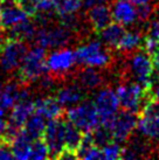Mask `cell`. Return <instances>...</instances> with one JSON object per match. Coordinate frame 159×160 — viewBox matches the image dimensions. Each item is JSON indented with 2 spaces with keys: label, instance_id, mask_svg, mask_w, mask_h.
Listing matches in <instances>:
<instances>
[{
  "label": "cell",
  "instance_id": "cell-1",
  "mask_svg": "<svg viewBox=\"0 0 159 160\" xmlns=\"http://www.w3.org/2000/svg\"><path fill=\"white\" fill-rule=\"evenodd\" d=\"M75 33L70 29L62 26L61 23L59 25H44V26H38L36 33L33 39V43L42 47L44 49H58L68 47L71 42L74 41Z\"/></svg>",
  "mask_w": 159,
  "mask_h": 160
},
{
  "label": "cell",
  "instance_id": "cell-2",
  "mask_svg": "<svg viewBox=\"0 0 159 160\" xmlns=\"http://www.w3.org/2000/svg\"><path fill=\"white\" fill-rule=\"evenodd\" d=\"M46 58H47V49L38 45L28 48L26 56L23 58L19 70L17 71L19 81L26 85L35 83L41 76L47 72Z\"/></svg>",
  "mask_w": 159,
  "mask_h": 160
},
{
  "label": "cell",
  "instance_id": "cell-3",
  "mask_svg": "<svg viewBox=\"0 0 159 160\" xmlns=\"http://www.w3.org/2000/svg\"><path fill=\"white\" fill-rule=\"evenodd\" d=\"M27 52L28 47L26 41L7 36L0 42V70L8 75L15 74Z\"/></svg>",
  "mask_w": 159,
  "mask_h": 160
},
{
  "label": "cell",
  "instance_id": "cell-4",
  "mask_svg": "<svg viewBox=\"0 0 159 160\" xmlns=\"http://www.w3.org/2000/svg\"><path fill=\"white\" fill-rule=\"evenodd\" d=\"M128 74L135 82L144 88L152 89L156 81V74L150 54L146 53L143 48L132 52L128 62Z\"/></svg>",
  "mask_w": 159,
  "mask_h": 160
},
{
  "label": "cell",
  "instance_id": "cell-5",
  "mask_svg": "<svg viewBox=\"0 0 159 160\" xmlns=\"http://www.w3.org/2000/svg\"><path fill=\"white\" fill-rule=\"evenodd\" d=\"M119 107L122 110L139 113L146 101L153 96L152 89H146L137 82H126L116 89Z\"/></svg>",
  "mask_w": 159,
  "mask_h": 160
},
{
  "label": "cell",
  "instance_id": "cell-6",
  "mask_svg": "<svg viewBox=\"0 0 159 160\" xmlns=\"http://www.w3.org/2000/svg\"><path fill=\"white\" fill-rule=\"evenodd\" d=\"M106 48L108 47L101 41H89L79 46V48L75 50L77 64L98 69L108 68L112 63L114 58Z\"/></svg>",
  "mask_w": 159,
  "mask_h": 160
},
{
  "label": "cell",
  "instance_id": "cell-7",
  "mask_svg": "<svg viewBox=\"0 0 159 160\" xmlns=\"http://www.w3.org/2000/svg\"><path fill=\"white\" fill-rule=\"evenodd\" d=\"M67 119L79 128L83 133L91 132L101 125L95 103L83 99L74 107L67 109Z\"/></svg>",
  "mask_w": 159,
  "mask_h": 160
},
{
  "label": "cell",
  "instance_id": "cell-8",
  "mask_svg": "<svg viewBox=\"0 0 159 160\" xmlns=\"http://www.w3.org/2000/svg\"><path fill=\"white\" fill-rule=\"evenodd\" d=\"M77 60L75 52L68 47L53 49L46 58L47 71L59 81L64 80L66 76L74 72Z\"/></svg>",
  "mask_w": 159,
  "mask_h": 160
},
{
  "label": "cell",
  "instance_id": "cell-9",
  "mask_svg": "<svg viewBox=\"0 0 159 160\" xmlns=\"http://www.w3.org/2000/svg\"><path fill=\"white\" fill-rule=\"evenodd\" d=\"M94 103L100 116L101 125L108 128L118 111L119 102L117 93L111 88H101L95 96Z\"/></svg>",
  "mask_w": 159,
  "mask_h": 160
},
{
  "label": "cell",
  "instance_id": "cell-10",
  "mask_svg": "<svg viewBox=\"0 0 159 160\" xmlns=\"http://www.w3.org/2000/svg\"><path fill=\"white\" fill-rule=\"evenodd\" d=\"M138 115L133 112L122 110L121 112L117 111L114 118L111 120L108 129L110 130L111 136L114 142L122 144L128 142V139L131 137L133 130L137 129Z\"/></svg>",
  "mask_w": 159,
  "mask_h": 160
},
{
  "label": "cell",
  "instance_id": "cell-11",
  "mask_svg": "<svg viewBox=\"0 0 159 160\" xmlns=\"http://www.w3.org/2000/svg\"><path fill=\"white\" fill-rule=\"evenodd\" d=\"M64 124L66 120L59 117L49 119L46 125L42 140L48 147L49 158L52 159H58L60 153L64 150Z\"/></svg>",
  "mask_w": 159,
  "mask_h": 160
},
{
  "label": "cell",
  "instance_id": "cell-12",
  "mask_svg": "<svg viewBox=\"0 0 159 160\" xmlns=\"http://www.w3.org/2000/svg\"><path fill=\"white\" fill-rule=\"evenodd\" d=\"M31 97V91L20 81H9L0 89V116L7 115L22 98Z\"/></svg>",
  "mask_w": 159,
  "mask_h": 160
},
{
  "label": "cell",
  "instance_id": "cell-13",
  "mask_svg": "<svg viewBox=\"0 0 159 160\" xmlns=\"http://www.w3.org/2000/svg\"><path fill=\"white\" fill-rule=\"evenodd\" d=\"M75 82L85 92H93L103 87L104 76L98 70V68L83 67L76 71Z\"/></svg>",
  "mask_w": 159,
  "mask_h": 160
},
{
  "label": "cell",
  "instance_id": "cell-14",
  "mask_svg": "<svg viewBox=\"0 0 159 160\" xmlns=\"http://www.w3.org/2000/svg\"><path fill=\"white\" fill-rule=\"evenodd\" d=\"M111 15L115 22L125 26H130L137 21L136 5L130 0H114L110 5Z\"/></svg>",
  "mask_w": 159,
  "mask_h": 160
},
{
  "label": "cell",
  "instance_id": "cell-15",
  "mask_svg": "<svg viewBox=\"0 0 159 160\" xmlns=\"http://www.w3.org/2000/svg\"><path fill=\"white\" fill-rule=\"evenodd\" d=\"M87 92L76 82L67 83L56 89L55 97L63 109H69L85 99Z\"/></svg>",
  "mask_w": 159,
  "mask_h": 160
},
{
  "label": "cell",
  "instance_id": "cell-16",
  "mask_svg": "<svg viewBox=\"0 0 159 160\" xmlns=\"http://www.w3.org/2000/svg\"><path fill=\"white\" fill-rule=\"evenodd\" d=\"M0 17H1L3 28H6V29H9L17 23L29 18L20 7L18 0H1Z\"/></svg>",
  "mask_w": 159,
  "mask_h": 160
},
{
  "label": "cell",
  "instance_id": "cell-17",
  "mask_svg": "<svg viewBox=\"0 0 159 160\" xmlns=\"http://www.w3.org/2000/svg\"><path fill=\"white\" fill-rule=\"evenodd\" d=\"M87 21H88L89 27L94 32L97 33L101 29H103L104 27H106L109 23L114 21L112 15H111L110 6H108L105 4H101L88 8Z\"/></svg>",
  "mask_w": 159,
  "mask_h": 160
},
{
  "label": "cell",
  "instance_id": "cell-18",
  "mask_svg": "<svg viewBox=\"0 0 159 160\" xmlns=\"http://www.w3.org/2000/svg\"><path fill=\"white\" fill-rule=\"evenodd\" d=\"M34 101V112L44 116L46 119H54L62 116L63 108L55 96H39Z\"/></svg>",
  "mask_w": 159,
  "mask_h": 160
},
{
  "label": "cell",
  "instance_id": "cell-19",
  "mask_svg": "<svg viewBox=\"0 0 159 160\" xmlns=\"http://www.w3.org/2000/svg\"><path fill=\"white\" fill-rule=\"evenodd\" d=\"M32 142L33 140L29 137H27L22 131H20L18 134H15L8 142L13 158L19 160L31 159Z\"/></svg>",
  "mask_w": 159,
  "mask_h": 160
},
{
  "label": "cell",
  "instance_id": "cell-20",
  "mask_svg": "<svg viewBox=\"0 0 159 160\" xmlns=\"http://www.w3.org/2000/svg\"><path fill=\"white\" fill-rule=\"evenodd\" d=\"M125 27L123 25H119L117 22H111L103 29L97 32L98 39L103 45H105L108 48H116L117 43L122 39V36L125 33Z\"/></svg>",
  "mask_w": 159,
  "mask_h": 160
},
{
  "label": "cell",
  "instance_id": "cell-21",
  "mask_svg": "<svg viewBox=\"0 0 159 160\" xmlns=\"http://www.w3.org/2000/svg\"><path fill=\"white\" fill-rule=\"evenodd\" d=\"M38 29V23L35 21H32L29 18L25 19L23 21L17 23L15 26L11 27L8 31L9 38H15V39H20L23 41H28L32 42L34 39V35Z\"/></svg>",
  "mask_w": 159,
  "mask_h": 160
},
{
  "label": "cell",
  "instance_id": "cell-22",
  "mask_svg": "<svg viewBox=\"0 0 159 160\" xmlns=\"http://www.w3.org/2000/svg\"><path fill=\"white\" fill-rule=\"evenodd\" d=\"M46 125L47 123L44 116H41L38 112H33V115L27 119L25 125L22 126L21 131L27 137L31 138L32 140H35V139L42 138Z\"/></svg>",
  "mask_w": 159,
  "mask_h": 160
},
{
  "label": "cell",
  "instance_id": "cell-23",
  "mask_svg": "<svg viewBox=\"0 0 159 160\" xmlns=\"http://www.w3.org/2000/svg\"><path fill=\"white\" fill-rule=\"evenodd\" d=\"M143 38L144 36L141 35L139 32L125 31L124 35L119 40V42L117 43L115 49H117L118 52H121V53L123 54H131L135 50L141 48Z\"/></svg>",
  "mask_w": 159,
  "mask_h": 160
},
{
  "label": "cell",
  "instance_id": "cell-24",
  "mask_svg": "<svg viewBox=\"0 0 159 160\" xmlns=\"http://www.w3.org/2000/svg\"><path fill=\"white\" fill-rule=\"evenodd\" d=\"M137 129L144 137L159 142V118L138 115Z\"/></svg>",
  "mask_w": 159,
  "mask_h": 160
},
{
  "label": "cell",
  "instance_id": "cell-25",
  "mask_svg": "<svg viewBox=\"0 0 159 160\" xmlns=\"http://www.w3.org/2000/svg\"><path fill=\"white\" fill-rule=\"evenodd\" d=\"M83 138V132L75 125L66 120L64 124V148L76 152Z\"/></svg>",
  "mask_w": 159,
  "mask_h": 160
},
{
  "label": "cell",
  "instance_id": "cell-26",
  "mask_svg": "<svg viewBox=\"0 0 159 160\" xmlns=\"http://www.w3.org/2000/svg\"><path fill=\"white\" fill-rule=\"evenodd\" d=\"M54 8L58 15L77 13L82 7V0H53Z\"/></svg>",
  "mask_w": 159,
  "mask_h": 160
},
{
  "label": "cell",
  "instance_id": "cell-27",
  "mask_svg": "<svg viewBox=\"0 0 159 160\" xmlns=\"http://www.w3.org/2000/svg\"><path fill=\"white\" fill-rule=\"evenodd\" d=\"M90 133H91V137H93L94 144L96 146L101 147V148L103 146L108 145L109 142H114L110 130L108 129V128H105V126H103V125H100L98 128H96Z\"/></svg>",
  "mask_w": 159,
  "mask_h": 160
},
{
  "label": "cell",
  "instance_id": "cell-28",
  "mask_svg": "<svg viewBox=\"0 0 159 160\" xmlns=\"http://www.w3.org/2000/svg\"><path fill=\"white\" fill-rule=\"evenodd\" d=\"M47 158H49V151L46 142L42 140V138L33 140L31 148V159L44 160Z\"/></svg>",
  "mask_w": 159,
  "mask_h": 160
},
{
  "label": "cell",
  "instance_id": "cell-29",
  "mask_svg": "<svg viewBox=\"0 0 159 160\" xmlns=\"http://www.w3.org/2000/svg\"><path fill=\"white\" fill-rule=\"evenodd\" d=\"M122 152H123V147L121 146V144L116 142H111L108 145L102 147L103 159L106 160L122 159Z\"/></svg>",
  "mask_w": 159,
  "mask_h": 160
},
{
  "label": "cell",
  "instance_id": "cell-30",
  "mask_svg": "<svg viewBox=\"0 0 159 160\" xmlns=\"http://www.w3.org/2000/svg\"><path fill=\"white\" fill-rule=\"evenodd\" d=\"M138 115L144 116V117L159 118V98L155 97V96L149 98Z\"/></svg>",
  "mask_w": 159,
  "mask_h": 160
},
{
  "label": "cell",
  "instance_id": "cell-31",
  "mask_svg": "<svg viewBox=\"0 0 159 160\" xmlns=\"http://www.w3.org/2000/svg\"><path fill=\"white\" fill-rule=\"evenodd\" d=\"M137 9V20L138 21H146L151 18V15L155 11V6L151 4H145V5H139L136 6Z\"/></svg>",
  "mask_w": 159,
  "mask_h": 160
},
{
  "label": "cell",
  "instance_id": "cell-32",
  "mask_svg": "<svg viewBox=\"0 0 159 160\" xmlns=\"http://www.w3.org/2000/svg\"><path fill=\"white\" fill-rule=\"evenodd\" d=\"M147 35L159 42V18H155L151 20L147 29Z\"/></svg>",
  "mask_w": 159,
  "mask_h": 160
},
{
  "label": "cell",
  "instance_id": "cell-33",
  "mask_svg": "<svg viewBox=\"0 0 159 160\" xmlns=\"http://www.w3.org/2000/svg\"><path fill=\"white\" fill-rule=\"evenodd\" d=\"M150 58L152 60V64L155 68V72L159 76V45L156 47V49L150 54Z\"/></svg>",
  "mask_w": 159,
  "mask_h": 160
},
{
  "label": "cell",
  "instance_id": "cell-34",
  "mask_svg": "<svg viewBox=\"0 0 159 160\" xmlns=\"http://www.w3.org/2000/svg\"><path fill=\"white\" fill-rule=\"evenodd\" d=\"M58 159L74 160V159H77V154H76V152L70 151V150H67V148H64V150H63V151L60 153V156H59Z\"/></svg>",
  "mask_w": 159,
  "mask_h": 160
},
{
  "label": "cell",
  "instance_id": "cell-35",
  "mask_svg": "<svg viewBox=\"0 0 159 160\" xmlns=\"http://www.w3.org/2000/svg\"><path fill=\"white\" fill-rule=\"evenodd\" d=\"M106 0H82V6H83L85 9L90 8V7H94L96 5H101V4H105Z\"/></svg>",
  "mask_w": 159,
  "mask_h": 160
},
{
  "label": "cell",
  "instance_id": "cell-36",
  "mask_svg": "<svg viewBox=\"0 0 159 160\" xmlns=\"http://www.w3.org/2000/svg\"><path fill=\"white\" fill-rule=\"evenodd\" d=\"M6 130H7V123L5 120V117L0 116V142H4Z\"/></svg>",
  "mask_w": 159,
  "mask_h": 160
},
{
  "label": "cell",
  "instance_id": "cell-37",
  "mask_svg": "<svg viewBox=\"0 0 159 160\" xmlns=\"http://www.w3.org/2000/svg\"><path fill=\"white\" fill-rule=\"evenodd\" d=\"M132 4H135L136 6H139V5H145V4H150L153 0H130Z\"/></svg>",
  "mask_w": 159,
  "mask_h": 160
},
{
  "label": "cell",
  "instance_id": "cell-38",
  "mask_svg": "<svg viewBox=\"0 0 159 160\" xmlns=\"http://www.w3.org/2000/svg\"><path fill=\"white\" fill-rule=\"evenodd\" d=\"M152 93H153L155 97L159 98V81L157 82V84L155 85V89L152 88Z\"/></svg>",
  "mask_w": 159,
  "mask_h": 160
},
{
  "label": "cell",
  "instance_id": "cell-39",
  "mask_svg": "<svg viewBox=\"0 0 159 160\" xmlns=\"http://www.w3.org/2000/svg\"><path fill=\"white\" fill-rule=\"evenodd\" d=\"M5 83V78H4V72L0 70V89H1V87L4 85Z\"/></svg>",
  "mask_w": 159,
  "mask_h": 160
},
{
  "label": "cell",
  "instance_id": "cell-40",
  "mask_svg": "<svg viewBox=\"0 0 159 160\" xmlns=\"http://www.w3.org/2000/svg\"><path fill=\"white\" fill-rule=\"evenodd\" d=\"M32 1H33V2H34V4H35L36 6H38V5H39L40 2H42V1H44V0H32Z\"/></svg>",
  "mask_w": 159,
  "mask_h": 160
}]
</instances>
